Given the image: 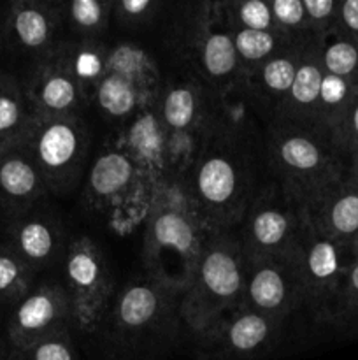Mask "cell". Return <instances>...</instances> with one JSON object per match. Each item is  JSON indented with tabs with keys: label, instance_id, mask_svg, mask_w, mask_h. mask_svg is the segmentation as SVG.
Returning a JSON list of instances; mask_svg holds the SVG:
<instances>
[{
	"label": "cell",
	"instance_id": "9a60e30c",
	"mask_svg": "<svg viewBox=\"0 0 358 360\" xmlns=\"http://www.w3.org/2000/svg\"><path fill=\"white\" fill-rule=\"evenodd\" d=\"M6 327L11 350L27 348L63 330H77L69 292L58 274L37 278L28 294L7 313Z\"/></svg>",
	"mask_w": 358,
	"mask_h": 360
},
{
	"label": "cell",
	"instance_id": "603a6c76",
	"mask_svg": "<svg viewBox=\"0 0 358 360\" xmlns=\"http://www.w3.org/2000/svg\"><path fill=\"white\" fill-rule=\"evenodd\" d=\"M307 44L291 42L279 53L265 60L262 65L253 69L248 76H244L248 90L251 91L267 123H270L279 115L281 105H283L295 79V74H297L302 51Z\"/></svg>",
	"mask_w": 358,
	"mask_h": 360
},
{
	"label": "cell",
	"instance_id": "484cf974",
	"mask_svg": "<svg viewBox=\"0 0 358 360\" xmlns=\"http://www.w3.org/2000/svg\"><path fill=\"white\" fill-rule=\"evenodd\" d=\"M114 0H56L63 37L105 41L112 27Z\"/></svg>",
	"mask_w": 358,
	"mask_h": 360
},
{
	"label": "cell",
	"instance_id": "52a82bcc",
	"mask_svg": "<svg viewBox=\"0 0 358 360\" xmlns=\"http://www.w3.org/2000/svg\"><path fill=\"white\" fill-rule=\"evenodd\" d=\"M164 70L153 51L137 39L109 41L107 63L98 81L91 108L116 130L132 116L157 104Z\"/></svg>",
	"mask_w": 358,
	"mask_h": 360
},
{
	"label": "cell",
	"instance_id": "e0dca14e",
	"mask_svg": "<svg viewBox=\"0 0 358 360\" xmlns=\"http://www.w3.org/2000/svg\"><path fill=\"white\" fill-rule=\"evenodd\" d=\"M242 306L286 326L297 319L305 323L295 250L283 257L246 262Z\"/></svg>",
	"mask_w": 358,
	"mask_h": 360
},
{
	"label": "cell",
	"instance_id": "74e56055",
	"mask_svg": "<svg viewBox=\"0 0 358 360\" xmlns=\"http://www.w3.org/2000/svg\"><path fill=\"white\" fill-rule=\"evenodd\" d=\"M340 0H304L311 35L316 42L336 30Z\"/></svg>",
	"mask_w": 358,
	"mask_h": 360
},
{
	"label": "cell",
	"instance_id": "30bf717a",
	"mask_svg": "<svg viewBox=\"0 0 358 360\" xmlns=\"http://www.w3.org/2000/svg\"><path fill=\"white\" fill-rule=\"evenodd\" d=\"M295 255L305 323L312 330H326L347 271L358 255L357 248L318 234L305 221Z\"/></svg>",
	"mask_w": 358,
	"mask_h": 360
},
{
	"label": "cell",
	"instance_id": "836d02e7",
	"mask_svg": "<svg viewBox=\"0 0 358 360\" xmlns=\"http://www.w3.org/2000/svg\"><path fill=\"white\" fill-rule=\"evenodd\" d=\"M274 30L290 42L307 44L316 42L311 35L304 0H270Z\"/></svg>",
	"mask_w": 358,
	"mask_h": 360
},
{
	"label": "cell",
	"instance_id": "2e32d148",
	"mask_svg": "<svg viewBox=\"0 0 358 360\" xmlns=\"http://www.w3.org/2000/svg\"><path fill=\"white\" fill-rule=\"evenodd\" d=\"M72 236L51 199L7 221L2 232L4 241L39 278L60 271Z\"/></svg>",
	"mask_w": 358,
	"mask_h": 360
},
{
	"label": "cell",
	"instance_id": "7bdbcfd3",
	"mask_svg": "<svg viewBox=\"0 0 358 360\" xmlns=\"http://www.w3.org/2000/svg\"><path fill=\"white\" fill-rule=\"evenodd\" d=\"M2 6L4 4H0V25H2Z\"/></svg>",
	"mask_w": 358,
	"mask_h": 360
},
{
	"label": "cell",
	"instance_id": "d6986e66",
	"mask_svg": "<svg viewBox=\"0 0 358 360\" xmlns=\"http://www.w3.org/2000/svg\"><path fill=\"white\" fill-rule=\"evenodd\" d=\"M112 143L128 155L151 190L171 185L168 172V144L157 104L142 109L116 130Z\"/></svg>",
	"mask_w": 358,
	"mask_h": 360
},
{
	"label": "cell",
	"instance_id": "9c48e42d",
	"mask_svg": "<svg viewBox=\"0 0 358 360\" xmlns=\"http://www.w3.org/2000/svg\"><path fill=\"white\" fill-rule=\"evenodd\" d=\"M25 144L51 199H67L83 186L93 157V136L86 116L37 120Z\"/></svg>",
	"mask_w": 358,
	"mask_h": 360
},
{
	"label": "cell",
	"instance_id": "f546056e",
	"mask_svg": "<svg viewBox=\"0 0 358 360\" xmlns=\"http://www.w3.org/2000/svg\"><path fill=\"white\" fill-rule=\"evenodd\" d=\"M171 4L164 0H114L112 27L123 32L154 30L164 25Z\"/></svg>",
	"mask_w": 358,
	"mask_h": 360
},
{
	"label": "cell",
	"instance_id": "7a4b0ae2",
	"mask_svg": "<svg viewBox=\"0 0 358 360\" xmlns=\"http://www.w3.org/2000/svg\"><path fill=\"white\" fill-rule=\"evenodd\" d=\"M185 333L190 334L181 311V290L146 274L118 285L91 338L116 360H139L164 355Z\"/></svg>",
	"mask_w": 358,
	"mask_h": 360
},
{
	"label": "cell",
	"instance_id": "60d3db41",
	"mask_svg": "<svg viewBox=\"0 0 358 360\" xmlns=\"http://www.w3.org/2000/svg\"><path fill=\"white\" fill-rule=\"evenodd\" d=\"M351 174L358 178V158H353V160H351Z\"/></svg>",
	"mask_w": 358,
	"mask_h": 360
},
{
	"label": "cell",
	"instance_id": "1f68e13d",
	"mask_svg": "<svg viewBox=\"0 0 358 360\" xmlns=\"http://www.w3.org/2000/svg\"><path fill=\"white\" fill-rule=\"evenodd\" d=\"M326 330L340 338H358V255L347 271Z\"/></svg>",
	"mask_w": 358,
	"mask_h": 360
},
{
	"label": "cell",
	"instance_id": "ffe728a7",
	"mask_svg": "<svg viewBox=\"0 0 358 360\" xmlns=\"http://www.w3.org/2000/svg\"><path fill=\"white\" fill-rule=\"evenodd\" d=\"M144 183L139 169L128 155L114 143L105 144L91 157L86 178L83 183V195L91 210L105 211L121 204L133 186Z\"/></svg>",
	"mask_w": 358,
	"mask_h": 360
},
{
	"label": "cell",
	"instance_id": "ba28073f",
	"mask_svg": "<svg viewBox=\"0 0 358 360\" xmlns=\"http://www.w3.org/2000/svg\"><path fill=\"white\" fill-rule=\"evenodd\" d=\"M216 94L178 65L161 81L157 101L168 144L171 185L178 183L211 129Z\"/></svg>",
	"mask_w": 358,
	"mask_h": 360
},
{
	"label": "cell",
	"instance_id": "7c38bea8",
	"mask_svg": "<svg viewBox=\"0 0 358 360\" xmlns=\"http://www.w3.org/2000/svg\"><path fill=\"white\" fill-rule=\"evenodd\" d=\"M58 276L69 292L77 333L91 336L118 290L107 255L90 236H72Z\"/></svg>",
	"mask_w": 358,
	"mask_h": 360
},
{
	"label": "cell",
	"instance_id": "8d00e7d4",
	"mask_svg": "<svg viewBox=\"0 0 358 360\" xmlns=\"http://www.w3.org/2000/svg\"><path fill=\"white\" fill-rule=\"evenodd\" d=\"M330 137L347 160L358 158V90L344 111L343 118L330 130Z\"/></svg>",
	"mask_w": 358,
	"mask_h": 360
},
{
	"label": "cell",
	"instance_id": "8992f818",
	"mask_svg": "<svg viewBox=\"0 0 358 360\" xmlns=\"http://www.w3.org/2000/svg\"><path fill=\"white\" fill-rule=\"evenodd\" d=\"M246 257L237 229L213 231L181 292V311L190 334H197L242 306Z\"/></svg>",
	"mask_w": 358,
	"mask_h": 360
},
{
	"label": "cell",
	"instance_id": "8fae6325",
	"mask_svg": "<svg viewBox=\"0 0 358 360\" xmlns=\"http://www.w3.org/2000/svg\"><path fill=\"white\" fill-rule=\"evenodd\" d=\"M65 41L56 0H13L2 6L0 69L23 77Z\"/></svg>",
	"mask_w": 358,
	"mask_h": 360
},
{
	"label": "cell",
	"instance_id": "b9f144b4",
	"mask_svg": "<svg viewBox=\"0 0 358 360\" xmlns=\"http://www.w3.org/2000/svg\"><path fill=\"white\" fill-rule=\"evenodd\" d=\"M4 227H6V220H4V214H2V211H0V238H2Z\"/></svg>",
	"mask_w": 358,
	"mask_h": 360
},
{
	"label": "cell",
	"instance_id": "ac0fdd59",
	"mask_svg": "<svg viewBox=\"0 0 358 360\" xmlns=\"http://www.w3.org/2000/svg\"><path fill=\"white\" fill-rule=\"evenodd\" d=\"M21 81L39 120L84 116L91 109L90 97L69 72L56 48L35 63Z\"/></svg>",
	"mask_w": 358,
	"mask_h": 360
},
{
	"label": "cell",
	"instance_id": "5bb4252c",
	"mask_svg": "<svg viewBox=\"0 0 358 360\" xmlns=\"http://www.w3.org/2000/svg\"><path fill=\"white\" fill-rule=\"evenodd\" d=\"M288 327L241 306L192 338L204 360H253L277 347Z\"/></svg>",
	"mask_w": 358,
	"mask_h": 360
},
{
	"label": "cell",
	"instance_id": "cb8c5ba5",
	"mask_svg": "<svg viewBox=\"0 0 358 360\" xmlns=\"http://www.w3.org/2000/svg\"><path fill=\"white\" fill-rule=\"evenodd\" d=\"M323 77H325V70H323L321 60H319L318 44L309 42L302 51L295 79L276 118L316 125Z\"/></svg>",
	"mask_w": 358,
	"mask_h": 360
},
{
	"label": "cell",
	"instance_id": "44dd1931",
	"mask_svg": "<svg viewBox=\"0 0 358 360\" xmlns=\"http://www.w3.org/2000/svg\"><path fill=\"white\" fill-rule=\"evenodd\" d=\"M312 231L332 241L354 246L358 241V178L350 174L323 190L304 207Z\"/></svg>",
	"mask_w": 358,
	"mask_h": 360
},
{
	"label": "cell",
	"instance_id": "ee69618b",
	"mask_svg": "<svg viewBox=\"0 0 358 360\" xmlns=\"http://www.w3.org/2000/svg\"><path fill=\"white\" fill-rule=\"evenodd\" d=\"M354 248H357V250H358V241H357V245H354Z\"/></svg>",
	"mask_w": 358,
	"mask_h": 360
},
{
	"label": "cell",
	"instance_id": "d590c367",
	"mask_svg": "<svg viewBox=\"0 0 358 360\" xmlns=\"http://www.w3.org/2000/svg\"><path fill=\"white\" fill-rule=\"evenodd\" d=\"M9 360H76L72 330L42 338L27 348L11 350Z\"/></svg>",
	"mask_w": 358,
	"mask_h": 360
},
{
	"label": "cell",
	"instance_id": "4fadbf2b",
	"mask_svg": "<svg viewBox=\"0 0 358 360\" xmlns=\"http://www.w3.org/2000/svg\"><path fill=\"white\" fill-rule=\"evenodd\" d=\"M304 227V207L291 200L270 178L237 227L246 262L291 253Z\"/></svg>",
	"mask_w": 358,
	"mask_h": 360
},
{
	"label": "cell",
	"instance_id": "7402d4cb",
	"mask_svg": "<svg viewBox=\"0 0 358 360\" xmlns=\"http://www.w3.org/2000/svg\"><path fill=\"white\" fill-rule=\"evenodd\" d=\"M51 199L27 144L0 151V211L6 224Z\"/></svg>",
	"mask_w": 358,
	"mask_h": 360
},
{
	"label": "cell",
	"instance_id": "4dcf8cb0",
	"mask_svg": "<svg viewBox=\"0 0 358 360\" xmlns=\"http://www.w3.org/2000/svg\"><path fill=\"white\" fill-rule=\"evenodd\" d=\"M316 44L325 74L346 79L358 86V41L332 30Z\"/></svg>",
	"mask_w": 358,
	"mask_h": 360
},
{
	"label": "cell",
	"instance_id": "f1b7e54d",
	"mask_svg": "<svg viewBox=\"0 0 358 360\" xmlns=\"http://www.w3.org/2000/svg\"><path fill=\"white\" fill-rule=\"evenodd\" d=\"M234 37L235 51L239 56L242 77L248 76L253 69L262 65L265 60L279 53L281 49L291 44L284 37H281L276 30H242V28H230Z\"/></svg>",
	"mask_w": 358,
	"mask_h": 360
},
{
	"label": "cell",
	"instance_id": "4316f807",
	"mask_svg": "<svg viewBox=\"0 0 358 360\" xmlns=\"http://www.w3.org/2000/svg\"><path fill=\"white\" fill-rule=\"evenodd\" d=\"M60 58L69 72L76 77L91 101L98 81L102 79L107 63L109 39L105 41H77L65 39L56 46Z\"/></svg>",
	"mask_w": 358,
	"mask_h": 360
},
{
	"label": "cell",
	"instance_id": "d4e9b609",
	"mask_svg": "<svg viewBox=\"0 0 358 360\" xmlns=\"http://www.w3.org/2000/svg\"><path fill=\"white\" fill-rule=\"evenodd\" d=\"M37 120L23 81L0 69V151L27 143Z\"/></svg>",
	"mask_w": 358,
	"mask_h": 360
},
{
	"label": "cell",
	"instance_id": "ab89813d",
	"mask_svg": "<svg viewBox=\"0 0 358 360\" xmlns=\"http://www.w3.org/2000/svg\"><path fill=\"white\" fill-rule=\"evenodd\" d=\"M7 313L0 311V360H9L11 355V343L7 338V327H6Z\"/></svg>",
	"mask_w": 358,
	"mask_h": 360
},
{
	"label": "cell",
	"instance_id": "83f0119b",
	"mask_svg": "<svg viewBox=\"0 0 358 360\" xmlns=\"http://www.w3.org/2000/svg\"><path fill=\"white\" fill-rule=\"evenodd\" d=\"M37 274L0 238V311L9 313L28 294Z\"/></svg>",
	"mask_w": 358,
	"mask_h": 360
},
{
	"label": "cell",
	"instance_id": "e575fe53",
	"mask_svg": "<svg viewBox=\"0 0 358 360\" xmlns=\"http://www.w3.org/2000/svg\"><path fill=\"white\" fill-rule=\"evenodd\" d=\"M230 28L242 30H274L270 4L265 0H221Z\"/></svg>",
	"mask_w": 358,
	"mask_h": 360
},
{
	"label": "cell",
	"instance_id": "f35d334b",
	"mask_svg": "<svg viewBox=\"0 0 358 360\" xmlns=\"http://www.w3.org/2000/svg\"><path fill=\"white\" fill-rule=\"evenodd\" d=\"M336 30L358 41V0H340Z\"/></svg>",
	"mask_w": 358,
	"mask_h": 360
},
{
	"label": "cell",
	"instance_id": "5b68a950",
	"mask_svg": "<svg viewBox=\"0 0 358 360\" xmlns=\"http://www.w3.org/2000/svg\"><path fill=\"white\" fill-rule=\"evenodd\" d=\"M211 232L179 185L172 183L154 190L142 243L147 276L183 292Z\"/></svg>",
	"mask_w": 358,
	"mask_h": 360
},
{
	"label": "cell",
	"instance_id": "3957f363",
	"mask_svg": "<svg viewBox=\"0 0 358 360\" xmlns=\"http://www.w3.org/2000/svg\"><path fill=\"white\" fill-rule=\"evenodd\" d=\"M160 30L174 65L199 77L214 94L242 77L221 0L171 4Z\"/></svg>",
	"mask_w": 358,
	"mask_h": 360
},
{
	"label": "cell",
	"instance_id": "d6a6232c",
	"mask_svg": "<svg viewBox=\"0 0 358 360\" xmlns=\"http://www.w3.org/2000/svg\"><path fill=\"white\" fill-rule=\"evenodd\" d=\"M357 90V84L325 74L321 83V94H319L316 125L321 127V129H325L330 134V130L336 127V123L343 118L344 111L347 109L350 102L353 101Z\"/></svg>",
	"mask_w": 358,
	"mask_h": 360
},
{
	"label": "cell",
	"instance_id": "6da1fadb",
	"mask_svg": "<svg viewBox=\"0 0 358 360\" xmlns=\"http://www.w3.org/2000/svg\"><path fill=\"white\" fill-rule=\"evenodd\" d=\"M265 130L230 132L213 125L175 185L211 231L239 227L270 174Z\"/></svg>",
	"mask_w": 358,
	"mask_h": 360
},
{
	"label": "cell",
	"instance_id": "277c9868",
	"mask_svg": "<svg viewBox=\"0 0 358 360\" xmlns=\"http://www.w3.org/2000/svg\"><path fill=\"white\" fill-rule=\"evenodd\" d=\"M265 155L270 178L302 207L351 174V162L330 134L307 123L272 120L265 130Z\"/></svg>",
	"mask_w": 358,
	"mask_h": 360
}]
</instances>
